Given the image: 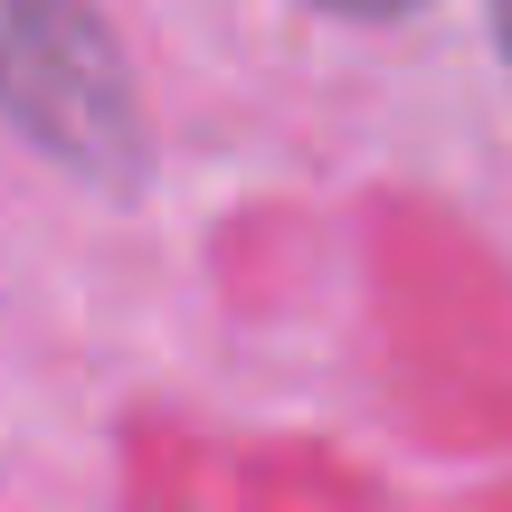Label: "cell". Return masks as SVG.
Wrapping results in <instances>:
<instances>
[{"label":"cell","instance_id":"cell-1","mask_svg":"<svg viewBox=\"0 0 512 512\" xmlns=\"http://www.w3.org/2000/svg\"><path fill=\"white\" fill-rule=\"evenodd\" d=\"M0 114L95 190L143 181V114L86 0H0Z\"/></svg>","mask_w":512,"mask_h":512},{"label":"cell","instance_id":"cell-2","mask_svg":"<svg viewBox=\"0 0 512 512\" xmlns=\"http://www.w3.org/2000/svg\"><path fill=\"white\" fill-rule=\"evenodd\" d=\"M323 10H351V19H399V10H418V0H323Z\"/></svg>","mask_w":512,"mask_h":512},{"label":"cell","instance_id":"cell-3","mask_svg":"<svg viewBox=\"0 0 512 512\" xmlns=\"http://www.w3.org/2000/svg\"><path fill=\"white\" fill-rule=\"evenodd\" d=\"M494 38H503V57H512V0H494Z\"/></svg>","mask_w":512,"mask_h":512}]
</instances>
